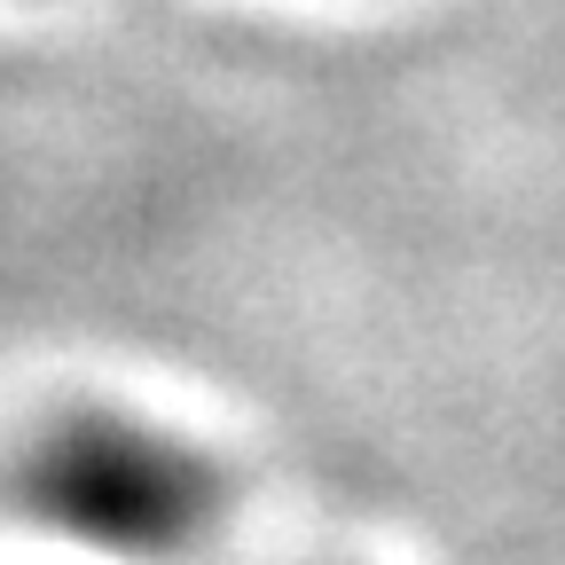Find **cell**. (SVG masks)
I'll use <instances>...</instances> for the list:
<instances>
[{
	"mask_svg": "<svg viewBox=\"0 0 565 565\" xmlns=\"http://www.w3.org/2000/svg\"><path fill=\"white\" fill-rule=\"evenodd\" d=\"M24 511L95 550H196L228 526V479L204 448L126 408H71L17 463Z\"/></svg>",
	"mask_w": 565,
	"mask_h": 565,
	"instance_id": "1",
	"label": "cell"
}]
</instances>
